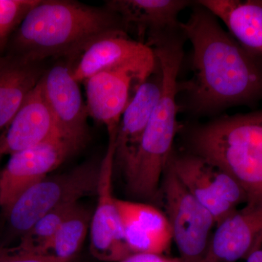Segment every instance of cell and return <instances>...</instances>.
I'll return each mask as SVG.
<instances>
[{
	"mask_svg": "<svg viewBox=\"0 0 262 262\" xmlns=\"http://www.w3.org/2000/svg\"><path fill=\"white\" fill-rule=\"evenodd\" d=\"M146 79L126 68L103 71L90 77L83 82L89 116L106 125L108 131L116 130L132 98L133 85L139 87Z\"/></svg>",
	"mask_w": 262,
	"mask_h": 262,
	"instance_id": "cell-14",
	"label": "cell"
},
{
	"mask_svg": "<svg viewBox=\"0 0 262 262\" xmlns=\"http://www.w3.org/2000/svg\"><path fill=\"white\" fill-rule=\"evenodd\" d=\"M57 137L61 136L39 81L0 134V153L11 155Z\"/></svg>",
	"mask_w": 262,
	"mask_h": 262,
	"instance_id": "cell-13",
	"label": "cell"
},
{
	"mask_svg": "<svg viewBox=\"0 0 262 262\" xmlns=\"http://www.w3.org/2000/svg\"><path fill=\"white\" fill-rule=\"evenodd\" d=\"M157 67L152 48L131 39L127 34H114L91 44L72 63V74L78 82L103 71L130 69L147 78Z\"/></svg>",
	"mask_w": 262,
	"mask_h": 262,
	"instance_id": "cell-11",
	"label": "cell"
},
{
	"mask_svg": "<svg viewBox=\"0 0 262 262\" xmlns=\"http://www.w3.org/2000/svg\"><path fill=\"white\" fill-rule=\"evenodd\" d=\"M163 91V73L159 63L136 90L122 114L116 137L115 161L123 169L135 154Z\"/></svg>",
	"mask_w": 262,
	"mask_h": 262,
	"instance_id": "cell-16",
	"label": "cell"
},
{
	"mask_svg": "<svg viewBox=\"0 0 262 262\" xmlns=\"http://www.w3.org/2000/svg\"><path fill=\"white\" fill-rule=\"evenodd\" d=\"M188 145L190 152L230 174L244 188L248 202L262 204V110L194 127Z\"/></svg>",
	"mask_w": 262,
	"mask_h": 262,
	"instance_id": "cell-4",
	"label": "cell"
},
{
	"mask_svg": "<svg viewBox=\"0 0 262 262\" xmlns=\"http://www.w3.org/2000/svg\"><path fill=\"white\" fill-rule=\"evenodd\" d=\"M124 237L131 253L163 255L173 241L166 215L146 203L117 199Z\"/></svg>",
	"mask_w": 262,
	"mask_h": 262,
	"instance_id": "cell-15",
	"label": "cell"
},
{
	"mask_svg": "<svg viewBox=\"0 0 262 262\" xmlns=\"http://www.w3.org/2000/svg\"><path fill=\"white\" fill-rule=\"evenodd\" d=\"M101 160L91 159L64 173L48 176L26 189L5 212L8 231L21 237L39 219L84 196L97 195Z\"/></svg>",
	"mask_w": 262,
	"mask_h": 262,
	"instance_id": "cell-5",
	"label": "cell"
},
{
	"mask_svg": "<svg viewBox=\"0 0 262 262\" xmlns=\"http://www.w3.org/2000/svg\"><path fill=\"white\" fill-rule=\"evenodd\" d=\"M261 244L262 204L247 202L216 226L203 262L246 260Z\"/></svg>",
	"mask_w": 262,
	"mask_h": 262,
	"instance_id": "cell-12",
	"label": "cell"
},
{
	"mask_svg": "<svg viewBox=\"0 0 262 262\" xmlns=\"http://www.w3.org/2000/svg\"><path fill=\"white\" fill-rule=\"evenodd\" d=\"M0 262H72L61 261L51 256H42L27 251L20 246H0Z\"/></svg>",
	"mask_w": 262,
	"mask_h": 262,
	"instance_id": "cell-23",
	"label": "cell"
},
{
	"mask_svg": "<svg viewBox=\"0 0 262 262\" xmlns=\"http://www.w3.org/2000/svg\"><path fill=\"white\" fill-rule=\"evenodd\" d=\"M246 49L262 56V0H200Z\"/></svg>",
	"mask_w": 262,
	"mask_h": 262,
	"instance_id": "cell-19",
	"label": "cell"
},
{
	"mask_svg": "<svg viewBox=\"0 0 262 262\" xmlns=\"http://www.w3.org/2000/svg\"><path fill=\"white\" fill-rule=\"evenodd\" d=\"M246 262H262V244L249 255Z\"/></svg>",
	"mask_w": 262,
	"mask_h": 262,
	"instance_id": "cell-25",
	"label": "cell"
},
{
	"mask_svg": "<svg viewBox=\"0 0 262 262\" xmlns=\"http://www.w3.org/2000/svg\"><path fill=\"white\" fill-rule=\"evenodd\" d=\"M39 0H0V53L6 51L10 37Z\"/></svg>",
	"mask_w": 262,
	"mask_h": 262,
	"instance_id": "cell-22",
	"label": "cell"
},
{
	"mask_svg": "<svg viewBox=\"0 0 262 262\" xmlns=\"http://www.w3.org/2000/svg\"><path fill=\"white\" fill-rule=\"evenodd\" d=\"M3 155L1 154V153H0V159H1V158L2 157H3Z\"/></svg>",
	"mask_w": 262,
	"mask_h": 262,
	"instance_id": "cell-26",
	"label": "cell"
},
{
	"mask_svg": "<svg viewBox=\"0 0 262 262\" xmlns=\"http://www.w3.org/2000/svg\"><path fill=\"white\" fill-rule=\"evenodd\" d=\"M77 150L57 137L10 155L0 173V203L4 211L26 189L49 176Z\"/></svg>",
	"mask_w": 262,
	"mask_h": 262,
	"instance_id": "cell-10",
	"label": "cell"
},
{
	"mask_svg": "<svg viewBox=\"0 0 262 262\" xmlns=\"http://www.w3.org/2000/svg\"><path fill=\"white\" fill-rule=\"evenodd\" d=\"M79 203L66 204L39 219L20 237L18 246L30 252L47 256L48 248L60 226Z\"/></svg>",
	"mask_w": 262,
	"mask_h": 262,
	"instance_id": "cell-21",
	"label": "cell"
},
{
	"mask_svg": "<svg viewBox=\"0 0 262 262\" xmlns=\"http://www.w3.org/2000/svg\"><path fill=\"white\" fill-rule=\"evenodd\" d=\"M198 5L180 23L193 49L194 76L184 84L191 108L206 113L262 99V56L241 46Z\"/></svg>",
	"mask_w": 262,
	"mask_h": 262,
	"instance_id": "cell-1",
	"label": "cell"
},
{
	"mask_svg": "<svg viewBox=\"0 0 262 262\" xmlns=\"http://www.w3.org/2000/svg\"><path fill=\"white\" fill-rule=\"evenodd\" d=\"M127 34L120 17L106 6L74 0H39L10 37L6 54L43 63L51 58L76 61L91 44Z\"/></svg>",
	"mask_w": 262,
	"mask_h": 262,
	"instance_id": "cell-2",
	"label": "cell"
},
{
	"mask_svg": "<svg viewBox=\"0 0 262 262\" xmlns=\"http://www.w3.org/2000/svg\"><path fill=\"white\" fill-rule=\"evenodd\" d=\"M190 3L184 0H111L104 6L116 13L127 32L135 29L139 42L146 45L178 27L180 12Z\"/></svg>",
	"mask_w": 262,
	"mask_h": 262,
	"instance_id": "cell-17",
	"label": "cell"
},
{
	"mask_svg": "<svg viewBox=\"0 0 262 262\" xmlns=\"http://www.w3.org/2000/svg\"><path fill=\"white\" fill-rule=\"evenodd\" d=\"M0 207H1V203H0Z\"/></svg>",
	"mask_w": 262,
	"mask_h": 262,
	"instance_id": "cell-27",
	"label": "cell"
},
{
	"mask_svg": "<svg viewBox=\"0 0 262 262\" xmlns=\"http://www.w3.org/2000/svg\"><path fill=\"white\" fill-rule=\"evenodd\" d=\"M169 163L189 192L213 215L215 226L248 202L244 188L230 174L200 155L173 151Z\"/></svg>",
	"mask_w": 262,
	"mask_h": 262,
	"instance_id": "cell-7",
	"label": "cell"
},
{
	"mask_svg": "<svg viewBox=\"0 0 262 262\" xmlns=\"http://www.w3.org/2000/svg\"><path fill=\"white\" fill-rule=\"evenodd\" d=\"M120 262H182L179 258H169L163 255L139 253L129 256Z\"/></svg>",
	"mask_w": 262,
	"mask_h": 262,
	"instance_id": "cell-24",
	"label": "cell"
},
{
	"mask_svg": "<svg viewBox=\"0 0 262 262\" xmlns=\"http://www.w3.org/2000/svg\"><path fill=\"white\" fill-rule=\"evenodd\" d=\"M160 194L181 261H204L215 226L214 218L179 180L169 161Z\"/></svg>",
	"mask_w": 262,
	"mask_h": 262,
	"instance_id": "cell-6",
	"label": "cell"
},
{
	"mask_svg": "<svg viewBox=\"0 0 262 262\" xmlns=\"http://www.w3.org/2000/svg\"><path fill=\"white\" fill-rule=\"evenodd\" d=\"M117 130L108 131V144L101 160L97 205L90 226V251L100 261L120 262L132 256L113 194V173Z\"/></svg>",
	"mask_w": 262,
	"mask_h": 262,
	"instance_id": "cell-8",
	"label": "cell"
},
{
	"mask_svg": "<svg viewBox=\"0 0 262 262\" xmlns=\"http://www.w3.org/2000/svg\"><path fill=\"white\" fill-rule=\"evenodd\" d=\"M79 83L72 76L70 61L58 62L46 69L40 80L61 137L78 150L89 137V115Z\"/></svg>",
	"mask_w": 262,
	"mask_h": 262,
	"instance_id": "cell-9",
	"label": "cell"
},
{
	"mask_svg": "<svg viewBox=\"0 0 262 262\" xmlns=\"http://www.w3.org/2000/svg\"><path fill=\"white\" fill-rule=\"evenodd\" d=\"M163 73V91L135 154L122 169L127 189L138 199L158 201L164 172L173 152L178 128V76L182 42L167 35L151 45Z\"/></svg>",
	"mask_w": 262,
	"mask_h": 262,
	"instance_id": "cell-3",
	"label": "cell"
},
{
	"mask_svg": "<svg viewBox=\"0 0 262 262\" xmlns=\"http://www.w3.org/2000/svg\"><path fill=\"white\" fill-rule=\"evenodd\" d=\"M92 215L89 208L79 203L60 226L46 255L61 261H72L84 244Z\"/></svg>",
	"mask_w": 262,
	"mask_h": 262,
	"instance_id": "cell-20",
	"label": "cell"
},
{
	"mask_svg": "<svg viewBox=\"0 0 262 262\" xmlns=\"http://www.w3.org/2000/svg\"><path fill=\"white\" fill-rule=\"evenodd\" d=\"M46 70L43 63L6 53L0 56V133L8 126Z\"/></svg>",
	"mask_w": 262,
	"mask_h": 262,
	"instance_id": "cell-18",
	"label": "cell"
}]
</instances>
